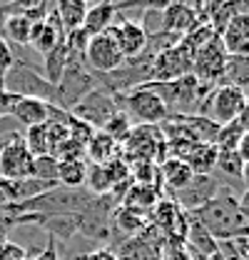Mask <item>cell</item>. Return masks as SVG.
Instances as JSON below:
<instances>
[{
  "label": "cell",
  "instance_id": "cell-1",
  "mask_svg": "<svg viewBox=\"0 0 249 260\" xmlns=\"http://www.w3.org/2000/svg\"><path fill=\"white\" fill-rule=\"evenodd\" d=\"M189 218L197 220L217 243L249 235V220L239 208V198L229 193V188H219V193L194 213H189Z\"/></svg>",
  "mask_w": 249,
  "mask_h": 260
},
{
  "label": "cell",
  "instance_id": "cell-2",
  "mask_svg": "<svg viewBox=\"0 0 249 260\" xmlns=\"http://www.w3.org/2000/svg\"><path fill=\"white\" fill-rule=\"evenodd\" d=\"M115 103H117L120 113L130 118L132 125L137 123V125H155L157 128L159 123H167V118H170V110L164 108V103L147 85L115 95Z\"/></svg>",
  "mask_w": 249,
  "mask_h": 260
},
{
  "label": "cell",
  "instance_id": "cell-3",
  "mask_svg": "<svg viewBox=\"0 0 249 260\" xmlns=\"http://www.w3.org/2000/svg\"><path fill=\"white\" fill-rule=\"evenodd\" d=\"M97 90V78L95 73L88 70L85 60L70 58V63L62 73L60 83L55 85V108H60L65 113H70L85 95H90Z\"/></svg>",
  "mask_w": 249,
  "mask_h": 260
},
{
  "label": "cell",
  "instance_id": "cell-4",
  "mask_svg": "<svg viewBox=\"0 0 249 260\" xmlns=\"http://www.w3.org/2000/svg\"><path fill=\"white\" fill-rule=\"evenodd\" d=\"M5 90L18 98H35L48 105H55V85H50L43 73L30 63H18L5 73Z\"/></svg>",
  "mask_w": 249,
  "mask_h": 260
},
{
  "label": "cell",
  "instance_id": "cell-5",
  "mask_svg": "<svg viewBox=\"0 0 249 260\" xmlns=\"http://www.w3.org/2000/svg\"><path fill=\"white\" fill-rule=\"evenodd\" d=\"M249 98L234 88H227V85H217L212 88L207 98L202 100L199 105V113L197 115H204L207 120H212L217 128H224L229 123H234L239 118V113L244 110Z\"/></svg>",
  "mask_w": 249,
  "mask_h": 260
},
{
  "label": "cell",
  "instance_id": "cell-6",
  "mask_svg": "<svg viewBox=\"0 0 249 260\" xmlns=\"http://www.w3.org/2000/svg\"><path fill=\"white\" fill-rule=\"evenodd\" d=\"M227 53L222 48L219 35L215 40H210L204 48H199L194 53V63H192V75L197 78V83L207 90L217 88L222 83V73H224V63H227Z\"/></svg>",
  "mask_w": 249,
  "mask_h": 260
},
{
  "label": "cell",
  "instance_id": "cell-7",
  "mask_svg": "<svg viewBox=\"0 0 249 260\" xmlns=\"http://www.w3.org/2000/svg\"><path fill=\"white\" fill-rule=\"evenodd\" d=\"M117 113H120V108H117V103H115V95H110V93H105V90H100V88L93 90L90 95H85L70 110L72 118L88 123L93 130H105V125H107Z\"/></svg>",
  "mask_w": 249,
  "mask_h": 260
},
{
  "label": "cell",
  "instance_id": "cell-8",
  "mask_svg": "<svg viewBox=\"0 0 249 260\" xmlns=\"http://www.w3.org/2000/svg\"><path fill=\"white\" fill-rule=\"evenodd\" d=\"M192 63H194V53L180 40L152 60V80L150 83H170V80L192 75Z\"/></svg>",
  "mask_w": 249,
  "mask_h": 260
},
{
  "label": "cell",
  "instance_id": "cell-9",
  "mask_svg": "<svg viewBox=\"0 0 249 260\" xmlns=\"http://www.w3.org/2000/svg\"><path fill=\"white\" fill-rule=\"evenodd\" d=\"M0 178L10 183L35 178V155L25 148L23 138L10 140L0 148Z\"/></svg>",
  "mask_w": 249,
  "mask_h": 260
},
{
  "label": "cell",
  "instance_id": "cell-10",
  "mask_svg": "<svg viewBox=\"0 0 249 260\" xmlns=\"http://www.w3.org/2000/svg\"><path fill=\"white\" fill-rule=\"evenodd\" d=\"M82 60H85V65H88V70L95 73V75L115 73V70L122 68V63H124V58H122V53H120V48H117V43H115L107 32L90 38Z\"/></svg>",
  "mask_w": 249,
  "mask_h": 260
},
{
  "label": "cell",
  "instance_id": "cell-11",
  "mask_svg": "<svg viewBox=\"0 0 249 260\" xmlns=\"http://www.w3.org/2000/svg\"><path fill=\"white\" fill-rule=\"evenodd\" d=\"M105 32L117 43V48H120L124 60L140 58V55L145 53V48H147V35L142 32L140 23H135V20H130V18H122V15H120L117 23H115L112 28H107Z\"/></svg>",
  "mask_w": 249,
  "mask_h": 260
},
{
  "label": "cell",
  "instance_id": "cell-12",
  "mask_svg": "<svg viewBox=\"0 0 249 260\" xmlns=\"http://www.w3.org/2000/svg\"><path fill=\"white\" fill-rule=\"evenodd\" d=\"M60 43H65V30L60 25V18L55 13V5L50 3V10L45 15V20L32 23L30 30V48L40 55H48L50 50H55Z\"/></svg>",
  "mask_w": 249,
  "mask_h": 260
},
{
  "label": "cell",
  "instance_id": "cell-13",
  "mask_svg": "<svg viewBox=\"0 0 249 260\" xmlns=\"http://www.w3.org/2000/svg\"><path fill=\"white\" fill-rule=\"evenodd\" d=\"M217 193H219V185L212 175H194V180H192L187 188L172 193V200H175L185 213H194L197 208H202L204 203H210Z\"/></svg>",
  "mask_w": 249,
  "mask_h": 260
},
{
  "label": "cell",
  "instance_id": "cell-14",
  "mask_svg": "<svg viewBox=\"0 0 249 260\" xmlns=\"http://www.w3.org/2000/svg\"><path fill=\"white\" fill-rule=\"evenodd\" d=\"M162 15H164V32H170L180 40L202 23L197 5H187V3H167Z\"/></svg>",
  "mask_w": 249,
  "mask_h": 260
},
{
  "label": "cell",
  "instance_id": "cell-15",
  "mask_svg": "<svg viewBox=\"0 0 249 260\" xmlns=\"http://www.w3.org/2000/svg\"><path fill=\"white\" fill-rule=\"evenodd\" d=\"M222 48L227 55H239V58H249V13H239L234 15L227 28L219 32Z\"/></svg>",
  "mask_w": 249,
  "mask_h": 260
},
{
  "label": "cell",
  "instance_id": "cell-16",
  "mask_svg": "<svg viewBox=\"0 0 249 260\" xmlns=\"http://www.w3.org/2000/svg\"><path fill=\"white\" fill-rule=\"evenodd\" d=\"M48 115H50V105L43 100H35V98H18L10 110V120L23 125L25 130L35 128L40 123H48Z\"/></svg>",
  "mask_w": 249,
  "mask_h": 260
},
{
  "label": "cell",
  "instance_id": "cell-17",
  "mask_svg": "<svg viewBox=\"0 0 249 260\" xmlns=\"http://www.w3.org/2000/svg\"><path fill=\"white\" fill-rule=\"evenodd\" d=\"M120 18V10H117V3H97L88 8V15H85V23H82V30L88 32L90 38L95 35H102L107 28H112Z\"/></svg>",
  "mask_w": 249,
  "mask_h": 260
},
{
  "label": "cell",
  "instance_id": "cell-18",
  "mask_svg": "<svg viewBox=\"0 0 249 260\" xmlns=\"http://www.w3.org/2000/svg\"><path fill=\"white\" fill-rule=\"evenodd\" d=\"M162 200V190L157 185H142V183H132L127 188L124 198L120 200V205L124 208H132L142 215H150L155 210V205Z\"/></svg>",
  "mask_w": 249,
  "mask_h": 260
},
{
  "label": "cell",
  "instance_id": "cell-19",
  "mask_svg": "<svg viewBox=\"0 0 249 260\" xmlns=\"http://www.w3.org/2000/svg\"><path fill=\"white\" fill-rule=\"evenodd\" d=\"M157 170H159V178H162V183L170 188V193H177V190H182V188H187V185L194 180V173H192V168H189V165H187L182 158H175V155H167Z\"/></svg>",
  "mask_w": 249,
  "mask_h": 260
},
{
  "label": "cell",
  "instance_id": "cell-20",
  "mask_svg": "<svg viewBox=\"0 0 249 260\" xmlns=\"http://www.w3.org/2000/svg\"><path fill=\"white\" fill-rule=\"evenodd\" d=\"M185 243H187V248H189V253H192V258L207 260V258H212V255L219 253V243L204 230V228L199 225L197 220H192V218H189V228H187Z\"/></svg>",
  "mask_w": 249,
  "mask_h": 260
},
{
  "label": "cell",
  "instance_id": "cell-21",
  "mask_svg": "<svg viewBox=\"0 0 249 260\" xmlns=\"http://www.w3.org/2000/svg\"><path fill=\"white\" fill-rule=\"evenodd\" d=\"M53 5H55V13L60 18V25H62V30H65V35H70V32L82 28L85 15H88V8H90L85 0H58Z\"/></svg>",
  "mask_w": 249,
  "mask_h": 260
},
{
  "label": "cell",
  "instance_id": "cell-22",
  "mask_svg": "<svg viewBox=\"0 0 249 260\" xmlns=\"http://www.w3.org/2000/svg\"><path fill=\"white\" fill-rule=\"evenodd\" d=\"M0 23H3V38L15 45H30V30L32 20H28L20 13H0Z\"/></svg>",
  "mask_w": 249,
  "mask_h": 260
},
{
  "label": "cell",
  "instance_id": "cell-23",
  "mask_svg": "<svg viewBox=\"0 0 249 260\" xmlns=\"http://www.w3.org/2000/svg\"><path fill=\"white\" fill-rule=\"evenodd\" d=\"M227 88H234L239 93H249V58H239V55H229L224 63V73H222V83Z\"/></svg>",
  "mask_w": 249,
  "mask_h": 260
},
{
  "label": "cell",
  "instance_id": "cell-24",
  "mask_svg": "<svg viewBox=\"0 0 249 260\" xmlns=\"http://www.w3.org/2000/svg\"><path fill=\"white\" fill-rule=\"evenodd\" d=\"M150 225V215H142L132 208L117 205L112 210V228H117L120 233H124V238H137L142 235V230Z\"/></svg>",
  "mask_w": 249,
  "mask_h": 260
},
{
  "label": "cell",
  "instance_id": "cell-25",
  "mask_svg": "<svg viewBox=\"0 0 249 260\" xmlns=\"http://www.w3.org/2000/svg\"><path fill=\"white\" fill-rule=\"evenodd\" d=\"M117 148H120V143L115 140V138H110L107 133H102V130H95L93 140L88 143V148H85V158L93 162H100V165H105V162L115 160V155H117Z\"/></svg>",
  "mask_w": 249,
  "mask_h": 260
},
{
  "label": "cell",
  "instance_id": "cell-26",
  "mask_svg": "<svg viewBox=\"0 0 249 260\" xmlns=\"http://www.w3.org/2000/svg\"><path fill=\"white\" fill-rule=\"evenodd\" d=\"M182 160L192 168L194 175H212V170L217 168V148L215 145L197 143Z\"/></svg>",
  "mask_w": 249,
  "mask_h": 260
},
{
  "label": "cell",
  "instance_id": "cell-27",
  "mask_svg": "<svg viewBox=\"0 0 249 260\" xmlns=\"http://www.w3.org/2000/svg\"><path fill=\"white\" fill-rule=\"evenodd\" d=\"M85 178H88L85 158L58 160V185H62V188H85Z\"/></svg>",
  "mask_w": 249,
  "mask_h": 260
},
{
  "label": "cell",
  "instance_id": "cell-28",
  "mask_svg": "<svg viewBox=\"0 0 249 260\" xmlns=\"http://www.w3.org/2000/svg\"><path fill=\"white\" fill-rule=\"evenodd\" d=\"M67 63H70V50H67L65 43H60L55 50H50L48 55H43V78L50 85H58Z\"/></svg>",
  "mask_w": 249,
  "mask_h": 260
},
{
  "label": "cell",
  "instance_id": "cell-29",
  "mask_svg": "<svg viewBox=\"0 0 249 260\" xmlns=\"http://www.w3.org/2000/svg\"><path fill=\"white\" fill-rule=\"evenodd\" d=\"M115 255H117V260H162L159 253H157L142 235L122 240V243L117 245V253H115Z\"/></svg>",
  "mask_w": 249,
  "mask_h": 260
},
{
  "label": "cell",
  "instance_id": "cell-30",
  "mask_svg": "<svg viewBox=\"0 0 249 260\" xmlns=\"http://www.w3.org/2000/svg\"><path fill=\"white\" fill-rule=\"evenodd\" d=\"M23 143H25V148L30 150L35 158L53 155V140H50L48 123H40V125H35V128H28L25 135H23Z\"/></svg>",
  "mask_w": 249,
  "mask_h": 260
},
{
  "label": "cell",
  "instance_id": "cell-31",
  "mask_svg": "<svg viewBox=\"0 0 249 260\" xmlns=\"http://www.w3.org/2000/svg\"><path fill=\"white\" fill-rule=\"evenodd\" d=\"M164 5L167 3H152V5H145L142 8V18H140L142 23H140V28H142V32L147 38H155V35L164 32V15H162Z\"/></svg>",
  "mask_w": 249,
  "mask_h": 260
},
{
  "label": "cell",
  "instance_id": "cell-32",
  "mask_svg": "<svg viewBox=\"0 0 249 260\" xmlns=\"http://www.w3.org/2000/svg\"><path fill=\"white\" fill-rule=\"evenodd\" d=\"M242 138H244V130L239 128V123L234 120V123H229V125H224V128L217 130V138H215V148H217V153H227V150H237L239 148V143H242Z\"/></svg>",
  "mask_w": 249,
  "mask_h": 260
},
{
  "label": "cell",
  "instance_id": "cell-33",
  "mask_svg": "<svg viewBox=\"0 0 249 260\" xmlns=\"http://www.w3.org/2000/svg\"><path fill=\"white\" fill-rule=\"evenodd\" d=\"M242 155L237 153V150H227V153H217V168L222 175H227V178H242Z\"/></svg>",
  "mask_w": 249,
  "mask_h": 260
},
{
  "label": "cell",
  "instance_id": "cell-34",
  "mask_svg": "<svg viewBox=\"0 0 249 260\" xmlns=\"http://www.w3.org/2000/svg\"><path fill=\"white\" fill-rule=\"evenodd\" d=\"M35 178L48 180V183H58V158L55 155L35 158Z\"/></svg>",
  "mask_w": 249,
  "mask_h": 260
},
{
  "label": "cell",
  "instance_id": "cell-35",
  "mask_svg": "<svg viewBox=\"0 0 249 260\" xmlns=\"http://www.w3.org/2000/svg\"><path fill=\"white\" fill-rule=\"evenodd\" d=\"M15 100H18V95H13V93L5 90V75H0V120L3 118H10V110H13Z\"/></svg>",
  "mask_w": 249,
  "mask_h": 260
},
{
  "label": "cell",
  "instance_id": "cell-36",
  "mask_svg": "<svg viewBox=\"0 0 249 260\" xmlns=\"http://www.w3.org/2000/svg\"><path fill=\"white\" fill-rule=\"evenodd\" d=\"M28 258V250L13 240H8L3 248H0V260H25Z\"/></svg>",
  "mask_w": 249,
  "mask_h": 260
},
{
  "label": "cell",
  "instance_id": "cell-37",
  "mask_svg": "<svg viewBox=\"0 0 249 260\" xmlns=\"http://www.w3.org/2000/svg\"><path fill=\"white\" fill-rule=\"evenodd\" d=\"M13 65H15V53H13V48L8 45V40L0 35V75H5Z\"/></svg>",
  "mask_w": 249,
  "mask_h": 260
},
{
  "label": "cell",
  "instance_id": "cell-38",
  "mask_svg": "<svg viewBox=\"0 0 249 260\" xmlns=\"http://www.w3.org/2000/svg\"><path fill=\"white\" fill-rule=\"evenodd\" d=\"M32 258L35 260H62L60 253H58V240L48 235V245H45V250L37 253V255H32Z\"/></svg>",
  "mask_w": 249,
  "mask_h": 260
},
{
  "label": "cell",
  "instance_id": "cell-39",
  "mask_svg": "<svg viewBox=\"0 0 249 260\" xmlns=\"http://www.w3.org/2000/svg\"><path fill=\"white\" fill-rule=\"evenodd\" d=\"M82 260H117V255H115V250H110V248H97V250L85 253Z\"/></svg>",
  "mask_w": 249,
  "mask_h": 260
},
{
  "label": "cell",
  "instance_id": "cell-40",
  "mask_svg": "<svg viewBox=\"0 0 249 260\" xmlns=\"http://www.w3.org/2000/svg\"><path fill=\"white\" fill-rule=\"evenodd\" d=\"M8 203H15V200H13V190H10V183L0 178V208L8 205Z\"/></svg>",
  "mask_w": 249,
  "mask_h": 260
},
{
  "label": "cell",
  "instance_id": "cell-41",
  "mask_svg": "<svg viewBox=\"0 0 249 260\" xmlns=\"http://www.w3.org/2000/svg\"><path fill=\"white\" fill-rule=\"evenodd\" d=\"M237 123H239V128L244 130V133H249V100H247V105H244V110L239 113Z\"/></svg>",
  "mask_w": 249,
  "mask_h": 260
},
{
  "label": "cell",
  "instance_id": "cell-42",
  "mask_svg": "<svg viewBox=\"0 0 249 260\" xmlns=\"http://www.w3.org/2000/svg\"><path fill=\"white\" fill-rule=\"evenodd\" d=\"M242 180H244V185L249 188V160H244V165H242Z\"/></svg>",
  "mask_w": 249,
  "mask_h": 260
},
{
  "label": "cell",
  "instance_id": "cell-43",
  "mask_svg": "<svg viewBox=\"0 0 249 260\" xmlns=\"http://www.w3.org/2000/svg\"><path fill=\"white\" fill-rule=\"evenodd\" d=\"M5 243H8V235H5V233H3V230H0V248H3V245H5Z\"/></svg>",
  "mask_w": 249,
  "mask_h": 260
},
{
  "label": "cell",
  "instance_id": "cell-44",
  "mask_svg": "<svg viewBox=\"0 0 249 260\" xmlns=\"http://www.w3.org/2000/svg\"><path fill=\"white\" fill-rule=\"evenodd\" d=\"M25 260H35V258H25Z\"/></svg>",
  "mask_w": 249,
  "mask_h": 260
}]
</instances>
